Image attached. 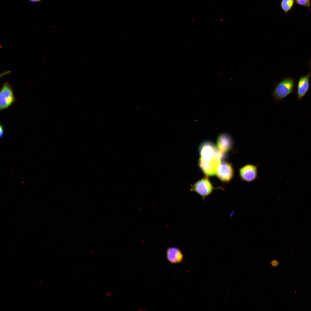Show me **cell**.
I'll return each mask as SVG.
<instances>
[{"instance_id": "1", "label": "cell", "mask_w": 311, "mask_h": 311, "mask_svg": "<svg viewBox=\"0 0 311 311\" xmlns=\"http://www.w3.org/2000/svg\"><path fill=\"white\" fill-rule=\"evenodd\" d=\"M224 154L218 149L215 156L209 160L205 161L199 159L198 165L205 175L212 176L216 175L218 167Z\"/></svg>"}, {"instance_id": "8", "label": "cell", "mask_w": 311, "mask_h": 311, "mask_svg": "<svg viewBox=\"0 0 311 311\" xmlns=\"http://www.w3.org/2000/svg\"><path fill=\"white\" fill-rule=\"evenodd\" d=\"M233 141L232 136L229 134L223 133L218 137L217 141V147L218 149L225 154L230 151L232 148Z\"/></svg>"}, {"instance_id": "12", "label": "cell", "mask_w": 311, "mask_h": 311, "mask_svg": "<svg viewBox=\"0 0 311 311\" xmlns=\"http://www.w3.org/2000/svg\"><path fill=\"white\" fill-rule=\"evenodd\" d=\"M296 3L301 6L310 7L311 5L310 0H295Z\"/></svg>"}, {"instance_id": "14", "label": "cell", "mask_w": 311, "mask_h": 311, "mask_svg": "<svg viewBox=\"0 0 311 311\" xmlns=\"http://www.w3.org/2000/svg\"><path fill=\"white\" fill-rule=\"evenodd\" d=\"M3 126L1 125H0V137L1 138L2 137L4 133V129Z\"/></svg>"}, {"instance_id": "3", "label": "cell", "mask_w": 311, "mask_h": 311, "mask_svg": "<svg viewBox=\"0 0 311 311\" xmlns=\"http://www.w3.org/2000/svg\"><path fill=\"white\" fill-rule=\"evenodd\" d=\"M295 85L293 78L287 77L283 79L277 84L273 91L274 98L278 100H283L293 92Z\"/></svg>"}, {"instance_id": "17", "label": "cell", "mask_w": 311, "mask_h": 311, "mask_svg": "<svg viewBox=\"0 0 311 311\" xmlns=\"http://www.w3.org/2000/svg\"></svg>"}, {"instance_id": "6", "label": "cell", "mask_w": 311, "mask_h": 311, "mask_svg": "<svg viewBox=\"0 0 311 311\" xmlns=\"http://www.w3.org/2000/svg\"><path fill=\"white\" fill-rule=\"evenodd\" d=\"M240 177L243 181L250 182L257 178V166L251 164H246L238 170Z\"/></svg>"}, {"instance_id": "15", "label": "cell", "mask_w": 311, "mask_h": 311, "mask_svg": "<svg viewBox=\"0 0 311 311\" xmlns=\"http://www.w3.org/2000/svg\"><path fill=\"white\" fill-rule=\"evenodd\" d=\"M31 2L36 3L38 2L41 1V0H29Z\"/></svg>"}, {"instance_id": "13", "label": "cell", "mask_w": 311, "mask_h": 311, "mask_svg": "<svg viewBox=\"0 0 311 311\" xmlns=\"http://www.w3.org/2000/svg\"><path fill=\"white\" fill-rule=\"evenodd\" d=\"M270 264L272 266L276 267L279 265V262L277 260H273L271 261Z\"/></svg>"}, {"instance_id": "5", "label": "cell", "mask_w": 311, "mask_h": 311, "mask_svg": "<svg viewBox=\"0 0 311 311\" xmlns=\"http://www.w3.org/2000/svg\"><path fill=\"white\" fill-rule=\"evenodd\" d=\"M216 175L222 182L227 183L230 182L234 175L232 164L226 161L221 162L218 167Z\"/></svg>"}, {"instance_id": "11", "label": "cell", "mask_w": 311, "mask_h": 311, "mask_svg": "<svg viewBox=\"0 0 311 311\" xmlns=\"http://www.w3.org/2000/svg\"><path fill=\"white\" fill-rule=\"evenodd\" d=\"M295 0H282L280 3L281 9L287 14L293 7Z\"/></svg>"}, {"instance_id": "7", "label": "cell", "mask_w": 311, "mask_h": 311, "mask_svg": "<svg viewBox=\"0 0 311 311\" xmlns=\"http://www.w3.org/2000/svg\"><path fill=\"white\" fill-rule=\"evenodd\" d=\"M218 149L212 142L206 141L203 142L200 146L199 159L205 161L209 160L216 155Z\"/></svg>"}, {"instance_id": "10", "label": "cell", "mask_w": 311, "mask_h": 311, "mask_svg": "<svg viewBox=\"0 0 311 311\" xmlns=\"http://www.w3.org/2000/svg\"><path fill=\"white\" fill-rule=\"evenodd\" d=\"M166 256L168 261L173 264L181 262L183 258V255L181 251L176 247L168 248L166 250Z\"/></svg>"}, {"instance_id": "16", "label": "cell", "mask_w": 311, "mask_h": 311, "mask_svg": "<svg viewBox=\"0 0 311 311\" xmlns=\"http://www.w3.org/2000/svg\"><path fill=\"white\" fill-rule=\"evenodd\" d=\"M310 67L311 68V62H310Z\"/></svg>"}, {"instance_id": "4", "label": "cell", "mask_w": 311, "mask_h": 311, "mask_svg": "<svg viewBox=\"0 0 311 311\" xmlns=\"http://www.w3.org/2000/svg\"><path fill=\"white\" fill-rule=\"evenodd\" d=\"M0 110H3L11 106L16 101L11 85L7 82L2 85L0 92Z\"/></svg>"}, {"instance_id": "9", "label": "cell", "mask_w": 311, "mask_h": 311, "mask_svg": "<svg viewBox=\"0 0 311 311\" xmlns=\"http://www.w3.org/2000/svg\"><path fill=\"white\" fill-rule=\"evenodd\" d=\"M310 72L301 77L298 81L297 89V97L299 101L308 92L310 86Z\"/></svg>"}, {"instance_id": "2", "label": "cell", "mask_w": 311, "mask_h": 311, "mask_svg": "<svg viewBox=\"0 0 311 311\" xmlns=\"http://www.w3.org/2000/svg\"><path fill=\"white\" fill-rule=\"evenodd\" d=\"M191 186L190 191L195 192L201 196L203 202L214 190L217 189L224 190L223 188L220 187H215L209 179L208 176L206 175Z\"/></svg>"}]
</instances>
